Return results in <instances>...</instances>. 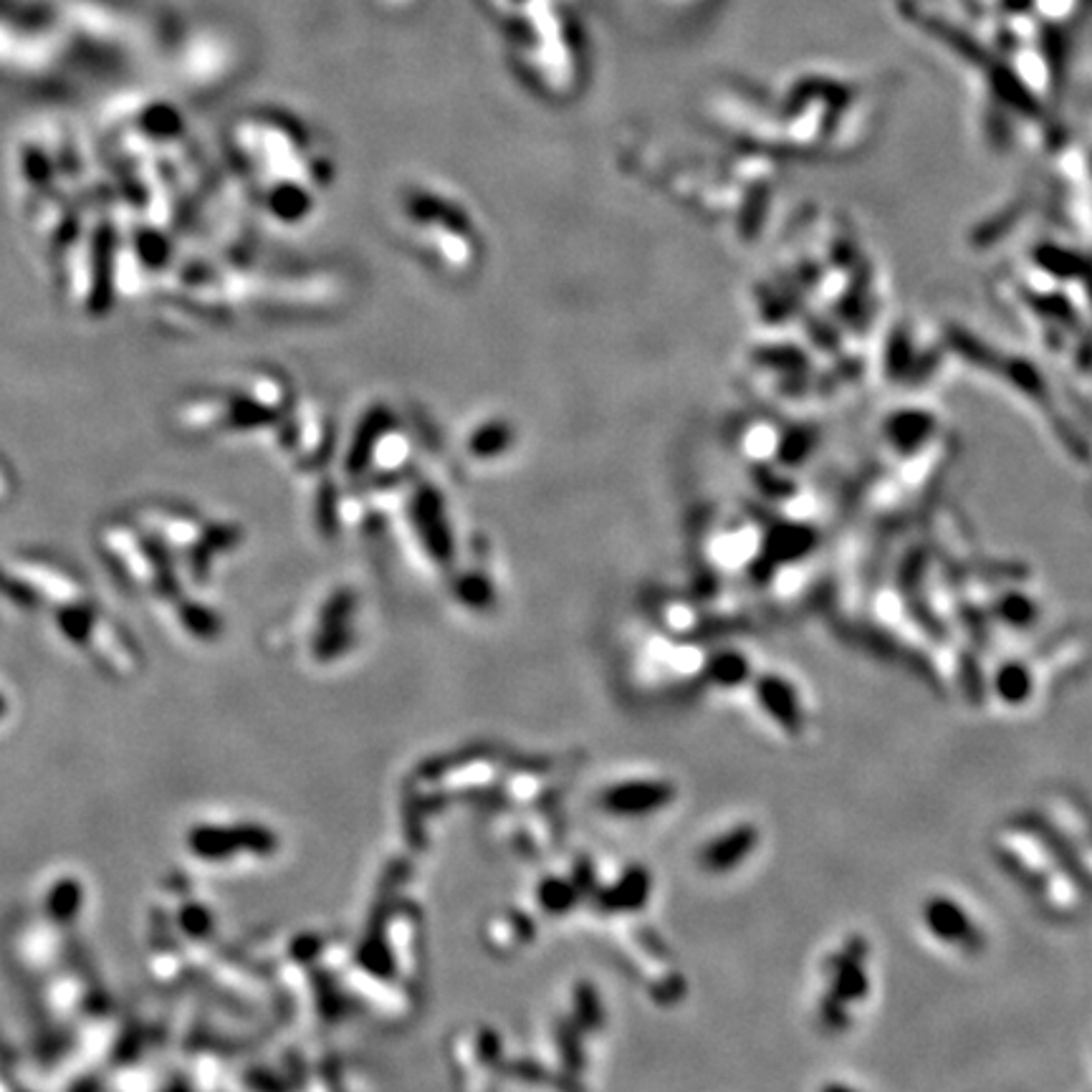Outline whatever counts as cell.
<instances>
[{"label": "cell", "mask_w": 1092, "mask_h": 1092, "mask_svg": "<svg viewBox=\"0 0 1092 1092\" xmlns=\"http://www.w3.org/2000/svg\"><path fill=\"white\" fill-rule=\"evenodd\" d=\"M820 1092H860L857 1088H853V1085L848 1082H824Z\"/></svg>", "instance_id": "6"}, {"label": "cell", "mask_w": 1092, "mask_h": 1092, "mask_svg": "<svg viewBox=\"0 0 1092 1092\" xmlns=\"http://www.w3.org/2000/svg\"><path fill=\"white\" fill-rule=\"evenodd\" d=\"M829 968L833 971H829L827 997L822 1001V1016L827 1027L837 1029L848 1025V1012H842V1007L857 1004L868 997L870 979L862 968V951L855 949V940L829 959Z\"/></svg>", "instance_id": "1"}, {"label": "cell", "mask_w": 1092, "mask_h": 1092, "mask_svg": "<svg viewBox=\"0 0 1092 1092\" xmlns=\"http://www.w3.org/2000/svg\"><path fill=\"white\" fill-rule=\"evenodd\" d=\"M999 696L1007 703H1022L1029 696V678L1022 665H1007L999 676Z\"/></svg>", "instance_id": "5"}, {"label": "cell", "mask_w": 1092, "mask_h": 1092, "mask_svg": "<svg viewBox=\"0 0 1092 1092\" xmlns=\"http://www.w3.org/2000/svg\"><path fill=\"white\" fill-rule=\"evenodd\" d=\"M757 696L761 709H764L769 716H772L776 724H779L785 731L796 733L805 724L802 718V706L800 698L792 689V683L781 681L779 676H766L757 683Z\"/></svg>", "instance_id": "4"}, {"label": "cell", "mask_w": 1092, "mask_h": 1092, "mask_svg": "<svg viewBox=\"0 0 1092 1092\" xmlns=\"http://www.w3.org/2000/svg\"><path fill=\"white\" fill-rule=\"evenodd\" d=\"M759 844V827L757 824H739L731 833L721 835L718 840L711 842V848H706L703 862L706 868L713 872H731L737 865H741L746 857L754 855Z\"/></svg>", "instance_id": "3"}, {"label": "cell", "mask_w": 1092, "mask_h": 1092, "mask_svg": "<svg viewBox=\"0 0 1092 1092\" xmlns=\"http://www.w3.org/2000/svg\"><path fill=\"white\" fill-rule=\"evenodd\" d=\"M920 918H923V925L931 936L938 938L940 944L956 946L964 953H979L984 949V936H981L979 925L974 923L964 905L949 896L929 898L920 911Z\"/></svg>", "instance_id": "2"}]
</instances>
